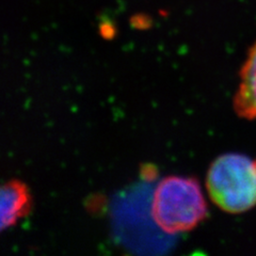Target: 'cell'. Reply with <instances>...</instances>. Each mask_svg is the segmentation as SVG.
<instances>
[{"instance_id":"cell-1","label":"cell","mask_w":256,"mask_h":256,"mask_svg":"<svg viewBox=\"0 0 256 256\" xmlns=\"http://www.w3.org/2000/svg\"><path fill=\"white\" fill-rule=\"evenodd\" d=\"M207 214L198 182L185 176H166L158 182L152 202V217L168 234L191 230Z\"/></svg>"},{"instance_id":"cell-2","label":"cell","mask_w":256,"mask_h":256,"mask_svg":"<svg viewBox=\"0 0 256 256\" xmlns=\"http://www.w3.org/2000/svg\"><path fill=\"white\" fill-rule=\"evenodd\" d=\"M206 187L222 210H250L256 205V159L234 153L219 156L208 169Z\"/></svg>"},{"instance_id":"cell-3","label":"cell","mask_w":256,"mask_h":256,"mask_svg":"<svg viewBox=\"0 0 256 256\" xmlns=\"http://www.w3.org/2000/svg\"><path fill=\"white\" fill-rule=\"evenodd\" d=\"M31 198L27 186L18 180L4 184L0 192V228L4 230L28 214Z\"/></svg>"},{"instance_id":"cell-4","label":"cell","mask_w":256,"mask_h":256,"mask_svg":"<svg viewBox=\"0 0 256 256\" xmlns=\"http://www.w3.org/2000/svg\"><path fill=\"white\" fill-rule=\"evenodd\" d=\"M234 108L239 116L256 118V42L240 70V84L234 98Z\"/></svg>"}]
</instances>
